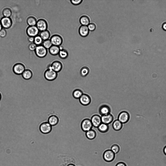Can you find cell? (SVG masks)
<instances>
[{
  "label": "cell",
  "instance_id": "obj_1",
  "mask_svg": "<svg viewBox=\"0 0 166 166\" xmlns=\"http://www.w3.org/2000/svg\"><path fill=\"white\" fill-rule=\"evenodd\" d=\"M57 76V73L53 70L49 65L44 72V76L45 79L48 81H52L55 80Z\"/></svg>",
  "mask_w": 166,
  "mask_h": 166
},
{
  "label": "cell",
  "instance_id": "obj_2",
  "mask_svg": "<svg viewBox=\"0 0 166 166\" xmlns=\"http://www.w3.org/2000/svg\"><path fill=\"white\" fill-rule=\"evenodd\" d=\"M98 107L96 114L101 116L111 113V109L108 105L105 104L102 105Z\"/></svg>",
  "mask_w": 166,
  "mask_h": 166
},
{
  "label": "cell",
  "instance_id": "obj_3",
  "mask_svg": "<svg viewBox=\"0 0 166 166\" xmlns=\"http://www.w3.org/2000/svg\"><path fill=\"white\" fill-rule=\"evenodd\" d=\"M130 118L129 114L125 111L120 112L118 117V119L123 124L129 121Z\"/></svg>",
  "mask_w": 166,
  "mask_h": 166
},
{
  "label": "cell",
  "instance_id": "obj_4",
  "mask_svg": "<svg viewBox=\"0 0 166 166\" xmlns=\"http://www.w3.org/2000/svg\"><path fill=\"white\" fill-rule=\"evenodd\" d=\"M35 51L37 56L40 58L45 57L47 52V49L42 45L37 46Z\"/></svg>",
  "mask_w": 166,
  "mask_h": 166
},
{
  "label": "cell",
  "instance_id": "obj_5",
  "mask_svg": "<svg viewBox=\"0 0 166 166\" xmlns=\"http://www.w3.org/2000/svg\"><path fill=\"white\" fill-rule=\"evenodd\" d=\"M93 127V126L90 119H85L83 120L81 122L82 129L85 132L92 129Z\"/></svg>",
  "mask_w": 166,
  "mask_h": 166
},
{
  "label": "cell",
  "instance_id": "obj_6",
  "mask_svg": "<svg viewBox=\"0 0 166 166\" xmlns=\"http://www.w3.org/2000/svg\"><path fill=\"white\" fill-rule=\"evenodd\" d=\"M115 157V154L110 149L105 150L103 154V158L106 162H110L113 161Z\"/></svg>",
  "mask_w": 166,
  "mask_h": 166
},
{
  "label": "cell",
  "instance_id": "obj_7",
  "mask_svg": "<svg viewBox=\"0 0 166 166\" xmlns=\"http://www.w3.org/2000/svg\"><path fill=\"white\" fill-rule=\"evenodd\" d=\"M50 40L52 45L58 46L62 44L63 41L61 36L57 34L51 36Z\"/></svg>",
  "mask_w": 166,
  "mask_h": 166
},
{
  "label": "cell",
  "instance_id": "obj_8",
  "mask_svg": "<svg viewBox=\"0 0 166 166\" xmlns=\"http://www.w3.org/2000/svg\"><path fill=\"white\" fill-rule=\"evenodd\" d=\"M36 26L39 31L41 32L47 30L48 25L45 20L41 18L37 21Z\"/></svg>",
  "mask_w": 166,
  "mask_h": 166
},
{
  "label": "cell",
  "instance_id": "obj_9",
  "mask_svg": "<svg viewBox=\"0 0 166 166\" xmlns=\"http://www.w3.org/2000/svg\"><path fill=\"white\" fill-rule=\"evenodd\" d=\"M90 120L93 127L95 128H97L102 123L101 116L97 114L92 115Z\"/></svg>",
  "mask_w": 166,
  "mask_h": 166
},
{
  "label": "cell",
  "instance_id": "obj_10",
  "mask_svg": "<svg viewBox=\"0 0 166 166\" xmlns=\"http://www.w3.org/2000/svg\"><path fill=\"white\" fill-rule=\"evenodd\" d=\"M50 68L57 73L60 71L63 68V64L62 62L58 60H55L50 65Z\"/></svg>",
  "mask_w": 166,
  "mask_h": 166
},
{
  "label": "cell",
  "instance_id": "obj_11",
  "mask_svg": "<svg viewBox=\"0 0 166 166\" xmlns=\"http://www.w3.org/2000/svg\"><path fill=\"white\" fill-rule=\"evenodd\" d=\"M25 70L24 66L23 64L20 63L16 64L13 68V70L14 73L18 75L22 74Z\"/></svg>",
  "mask_w": 166,
  "mask_h": 166
},
{
  "label": "cell",
  "instance_id": "obj_12",
  "mask_svg": "<svg viewBox=\"0 0 166 166\" xmlns=\"http://www.w3.org/2000/svg\"><path fill=\"white\" fill-rule=\"evenodd\" d=\"M39 31L36 26H29L27 28L26 32L29 36L35 37L37 35Z\"/></svg>",
  "mask_w": 166,
  "mask_h": 166
},
{
  "label": "cell",
  "instance_id": "obj_13",
  "mask_svg": "<svg viewBox=\"0 0 166 166\" xmlns=\"http://www.w3.org/2000/svg\"><path fill=\"white\" fill-rule=\"evenodd\" d=\"M52 126L48 122H45L42 123L40 125L39 129L42 133L47 134L51 130Z\"/></svg>",
  "mask_w": 166,
  "mask_h": 166
},
{
  "label": "cell",
  "instance_id": "obj_14",
  "mask_svg": "<svg viewBox=\"0 0 166 166\" xmlns=\"http://www.w3.org/2000/svg\"><path fill=\"white\" fill-rule=\"evenodd\" d=\"M102 123L109 125L114 121V117L111 113L101 116Z\"/></svg>",
  "mask_w": 166,
  "mask_h": 166
},
{
  "label": "cell",
  "instance_id": "obj_15",
  "mask_svg": "<svg viewBox=\"0 0 166 166\" xmlns=\"http://www.w3.org/2000/svg\"><path fill=\"white\" fill-rule=\"evenodd\" d=\"M79 100L80 103L84 106L89 105L91 102V99L90 96L85 94H83Z\"/></svg>",
  "mask_w": 166,
  "mask_h": 166
},
{
  "label": "cell",
  "instance_id": "obj_16",
  "mask_svg": "<svg viewBox=\"0 0 166 166\" xmlns=\"http://www.w3.org/2000/svg\"><path fill=\"white\" fill-rule=\"evenodd\" d=\"M0 21L2 27L4 28H9L12 25V21L9 17H4L2 18Z\"/></svg>",
  "mask_w": 166,
  "mask_h": 166
},
{
  "label": "cell",
  "instance_id": "obj_17",
  "mask_svg": "<svg viewBox=\"0 0 166 166\" xmlns=\"http://www.w3.org/2000/svg\"><path fill=\"white\" fill-rule=\"evenodd\" d=\"M114 121L112 122V126L113 129L116 131H119L122 127L123 124L118 119V117H114Z\"/></svg>",
  "mask_w": 166,
  "mask_h": 166
},
{
  "label": "cell",
  "instance_id": "obj_18",
  "mask_svg": "<svg viewBox=\"0 0 166 166\" xmlns=\"http://www.w3.org/2000/svg\"><path fill=\"white\" fill-rule=\"evenodd\" d=\"M79 32L81 36L84 37L87 36L89 34V30L88 26L81 25L79 28Z\"/></svg>",
  "mask_w": 166,
  "mask_h": 166
},
{
  "label": "cell",
  "instance_id": "obj_19",
  "mask_svg": "<svg viewBox=\"0 0 166 166\" xmlns=\"http://www.w3.org/2000/svg\"><path fill=\"white\" fill-rule=\"evenodd\" d=\"M60 49L59 46L52 45L49 49V51L52 55H55L58 54Z\"/></svg>",
  "mask_w": 166,
  "mask_h": 166
},
{
  "label": "cell",
  "instance_id": "obj_20",
  "mask_svg": "<svg viewBox=\"0 0 166 166\" xmlns=\"http://www.w3.org/2000/svg\"><path fill=\"white\" fill-rule=\"evenodd\" d=\"M85 135L88 139L92 140L95 138L97 134L95 131L94 129H92L86 132Z\"/></svg>",
  "mask_w": 166,
  "mask_h": 166
},
{
  "label": "cell",
  "instance_id": "obj_21",
  "mask_svg": "<svg viewBox=\"0 0 166 166\" xmlns=\"http://www.w3.org/2000/svg\"><path fill=\"white\" fill-rule=\"evenodd\" d=\"M109 125L102 123L97 128L98 130L102 133H105L109 130Z\"/></svg>",
  "mask_w": 166,
  "mask_h": 166
},
{
  "label": "cell",
  "instance_id": "obj_22",
  "mask_svg": "<svg viewBox=\"0 0 166 166\" xmlns=\"http://www.w3.org/2000/svg\"><path fill=\"white\" fill-rule=\"evenodd\" d=\"M58 121V119L57 116L55 115H52L48 118V122L52 126H53L57 124Z\"/></svg>",
  "mask_w": 166,
  "mask_h": 166
},
{
  "label": "cell",
  "instance_id": "obj_23",
  "mask_svg": "<svg viewBox=\"0 0 166 166\" xmlns=\"http://www.w3.org/2000/svg\"><path fill=\"white\" fill-rule=\"evenodd\" d=\"M23 78L26 80L31 79L33 76V73L30 70L26 69L22 74Z\"/></svg>",
  "mask_w": 166,
  "mask_h": 166
},
{
  "label": "cell",
  "instance_id": "obj_24",
  "mask_svg": "<svg viewBox=\"0 0 166 166\" xmlns=\"http://www.w3.org/2000/svg\"><path fill=\"white\" fill-rule=\"evenodd\" d=\"M39 35L43 40H45L49 39L50 36V33L49 31L46 30L41 32Z\"/></svg>",
  "mask_w": 166,
  "mask_h": 166
},
{
  "label": "cell",
  "instance_id": "obj_25",
  "mask_svg": "<svg viewBox=\"0 0 166 166\" xmlns=\"http://www.w3.org/2000/svg\"><path fill=\"white\" fill-rule=\"evenodd\" d=\"M80 22L82 25L87 26L89 24L90 20L87 16L84 15L80 17Z\"/></svg>",
  "mask_w": 166,
  "mask_h": 166
},
{
  "label": "cell",
  "instance_id": "obj_26",
  "mask_svg": "<svg viewBox=\"0 0 166 166\" xmlns=\"http://www.w3.org/2000/svg\"><path fill=\"white\" fill-rule=\"evenodd\" d=\"M37 21L36 18L32 16H29L27 19V24L29 26H35L36 25Z\"/></svg>",
  "mask_w": 166,
  "mask_h": 166
},
{
  "label": "cell",
  "instance_id": "obj_27",
  "mask_svg": "<svg viewBox=\"0 0 166 166\" xmlns=\"http://www.w3.org/2000/svg\"><path fill=\"white\" fill-rule=\"evenodd\" d=\"M60 50L58 54L59 57L62 59H66L68 56V52L65 49H61L60 48Z\"/></svg>",
  "mask_w": 166,
  "mask_h": 166
},
{
  "label": "cell",
  "instance_id": "obj_28",
  "mask_svg": "<svg viewBox=\"0 0 166 166\" xmlns=\"http://www.w3.org/2000/svg\"><path fill=\"white\" fill-rule=\"evenodd\" d=\"M83 94L82 91L80 89H77L74 90L72 93L73 96L75 99H79Z\"/></svg>",
  "mask_w": 166,
  "mask_h": 166
},
{
  "label": "cell",
  "instance_id": "obj_29",
  "mask_svg": "<svg viewBox=\"0 0 166 166\" xmlns=\"http://www.w3.org/2000/svg\"><path fill=\"white\" fill-rule=\"evenodd\" d=\"M89 71V69L88 68L86 67H83L80 70V74L82 76L85 77L88 74Z\"/></svg>",
  "mask_w": 166,
  "mask_h": 166
},
{
  "label": "cell",
  "instance_id": "obj_30",
  "mask_svg": "<svg viewBox=\"0 0 166 166\" xmlns=\"http://www.w3.org/2000/svg\"><path fill=\"white\" fill-rule=\"evenodd\" d=\"M110 149L115 154L119 152L120 150V148L118 145L114 144L111 146Z\"/></svg>",
  "mask_w": 166,
  "mask_h": 166
},
{
  "label": "cell",
  "instance_id": "obj_31",
  "mask_svg": "<svg viewBox=\"0 0 166 166\" xmlns=\"http://www.w3.org/2000/svg\"><path fill=\"white\" fill-rule=\"evenodd\" d=\"M2 14L5 17H9L11 15L12 12L10 9L6 8L3 10Z\"/></svg>",
  "mask_w": 166,
  "mask_h": 166
},
{
  "label": "cell",
  "instance_id": "obj_32",
  "mask_svg": "<svg viewBox=\"0 0 166 166\" xmlns=\"http://www.w3.org/2000/svg\"><path fill=\"white\" fill-rule=\"evenodd\" d=\"M43 40L40 35H37L34 37V43L37 46L41 45L43 42Z\"/></svg>",
  "mask_w": 166,
  "mask_h": 166
},
{
  "label": "cell",
  "instance_id": "obj_33",
  "mask_svg": "<svg viewBox=\"0 0 166 166\" xmlns=\"http://www.w3.org/2000/svg\"><path fill=\"white\" fill-rule=\"evenodd\" d=\"M42 45L46 49H49L52 45L50 39L44 40L42 43Z\"/></svg>",
  "mask_w": 166,
  "mask_h": 166
},
{
  "label": "cell",
  "instance_id": "obj_34",
  "mask_svg": "<svg viewBox=\"0 0 166 166\" xmlns=\"http://www.w3.org/2000/svg\"><path fill=\"white\" fill-rule=\"evenodd\" d=\"M37 46L34 43H32L29 45L28 48L30 51H35Z\"/></svg>",
  "mask_w": 166,
  "mask_h": 166
},
{
  "label": "cell",
  "instance_id": "obj_35",
  "mask_svg": "<svg viewBox=\"0 0 166 166\" xmlns=\"http://www.w3.org/2000/svg\"><path fill=\"white\" fill-rule=\"evenodd\" d=\"M88 27L89 30L93 31L95 30L96 28L95 25L93 23H89Z\"/></svg>",
  "mask_w": 166,
  "mask_h": 166
},
{
  "label": "cell",
  "instance_id": "obj_36",
  "mask_svg": "<svg viewBox=\"0 0 166 166\" xmlns=\"http://www.w3.org/2000/svg\"><path fill=\"white\" fill-rule=\"evenodd\" d=\"M7 32L6 31L4 28H2L0 30V36L1 37H5L6 35Z\"/></svg>",
  "mask_w": 166,
  "mask_h": 166
},
{
  "label": "cell",
  "instance_id": "obj_37",
  "mask_svg": "<svg viewBox=\"0 0 166 166\" xmlns=\"http://www.w3.org/2000/svg\"><path fill=\"white\" fill-rule=\"evenodd\" d=\"M82 1V0H70L71 3L75 5H77L80 4Z\"/></svg>",
  "mask_w": 166,
  "mask_h": 166
},
{
  "label": "cell",
  "instance_id": "obj_38",
  "mask_svg": "<svg viewBox=\"0 0 166 166\" xmlns=\"http://www.w3.org/2000/svg\"><path fill=\"white\" fill-rule=\"evenodd\" d=\"M115 166H127L124 163L120 162L117 163Z\"/></svg>",
  "mask_w": 166,
  "mask_h": 166
},
{
  "label": "cell",
  "instance_id": "obj_39",
  "mask_svg": "<svg viewBox=\"0 0 166 166\" xmlns=\"http://www.w3.org/2000/svg\"><path fill=\"white\" fill-rule=\"evenodd\" d=\"M162 27L164 30L166 31V21L162 23Z\"/></svg>",
  "mask_w": 166,
  "mask_h": 166
},
{
  "label": "cell",
  "instance_id": "obj_40",
  "mask_svg": "<svg viewBox=\"0 0 166 166\" xmlns=\"http://www.w3.org/2000/svg\"><path fill=\"white\" fill-rule=\"evenodd\" d=\"M28 39L29 42H34V37L31 36H29L28 37Z\"/></svg>",
  "mask_w": 166,
  "mask_h": 166
},
{
  "label": "cell",
  "instance_id": "obj_41",
  "mask_svg": "<svg viewBox=\"0 0 166 166\" xmlns=\"http://www.w3.org/2000/svg\"><path fill=\"white\" fill-rule=\"evenodd\" d=\"M163 151L165 154L166 155V146L164 147L163 149Z\"/></svg>",
  "mask_w": 166,
  "mask_h": 166
},
{
  "label": "cell",
  "instance_id": "obj_42",
  "mask_svg": "<svg viewBox=\"0 0 166 166\" xmlns=\"http://www.w3.org/2000/svg\"><path fill=\"white\" fill-rule=\"evenodd\" d=\"M2 26L1 23V21H0V30H1L2 28Z\"/></svg>",
  "mask_w": 166,
  "mask_h": 166
},
{
  "label": "cell",
  "instance_id": "obj_43",
  "mask_svg": "<svg viewBox=\"0 0 166 166\" xmlns=\"http://www.w3.org/2000/svg\"><path fill=\"white\" fill-rule=\"evenodd\" d=\"M67 166H75L73 164H71L68 165Z\"/></svg>",
  "mask_w": 166,
  "mask_h": 166
},
{
  "label": "cell",
  "instance_id": "obj_44",
  "mask_svg": "<svg viewBox=\"0 0 166 166\" xmlns=\"http://www.w3.org/2000/svg\"><path fill=\"white\" fill-rule=\"evenodd\" d=\"M1 94L0 93V101L1 100Z\"/></svg>",
  "mask_w": 166,
  "mask_h": 166
}]
</instances>
